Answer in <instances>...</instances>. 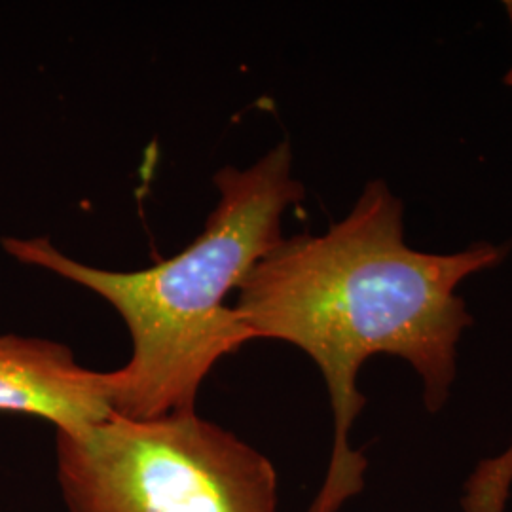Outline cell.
<instances>
[{
  "label": "cell",
  "mask_w": 512,
  "mask_h": 512,
  "mask_svg": "<svg viewBox=\"0 0 512 512\" xmlns=\"http://www.w3.org/2000/svg\"><path fill=\"white\" fill-rule=\"evenodd\" d=\"M505 255L492 243L458 253L412 249L403 202L372 181L346 219L323 234L281 239L241 283L234 310L253 338L302 349L327 384L334 440L308 512H340L365 490L368 461L349 433L366 404L357 385L366 361L401 357L421 380L425 408L437 414L456 382L461 334L473 323L458 287Z\"/></svg>",
  "instance_id": "obj_1"
},
{
  "label": "cell",
  "mask_w": 512,
  "mask_h": 512,
  "mask_svg": "<svg viewBox=\"0 0 512 512\" xmlns=\"http://www.w3.org/2000/svg\"><path fill=\"white\" fill-rule=\"evenodd\" d=\"M219 203L202 234L179 255L137 272H110L63 255L50 239L6 238L8 255L105 298L133 342L128 365L112 370V410L150 420L194 410L203 380L222 357L255 340L226 296L283 239L289 207L304 200L293 152L279 143L247 169L215 175Z\"/></svg>",
  "instance_id": "obj_2"
},
{
  "label": "cell",
  "mask_w": 512,
  "mask_h": 512,
  "mask_svg": "<svg viewBox=\"0 0 512 512\" xmlns=\"http://www.w3.org/2000/svg\"><path fill=\"white\" fill-rule=\"evenodd\" d=\"M69 512H277V473L251 444L196 410L57 433Z\"/></svg>",
  "instance_id": "obj_3"
},
{
  "label": "cell",
  "mask_w": 512,
  "mask_h": 512,
  "mask_svg": "<svg viewBox=\"0 0 512 512\" xmlns=\"http://www.w3.org/2000/svg\"><path fill=\"white\" fill-rule=\"evenodd\" d=\"M0 412L50 421L57 433H80L114 414L112 374L78 365L59 342L0 334Z\"/></svg>",
  "instance_id": "obj_4"
},
{
  "label": "cell",
  "mask_w": 512,
  "mask_h": 512,
  "mask_svg": "<svg viewBox=\"0 0 512 512\" xmlns=\"http://www.w3.org/2000/svg\"><path fill=\"white\" fill-rule=\"evenodd\" d=\"M505 6H507V14H509V19H511V27H512V2H505ZM505 82L512 86V67L509 69V73H507V78H505Z\"/></svg>",
  "instance_id": "obj_5"
}]
</instances>
